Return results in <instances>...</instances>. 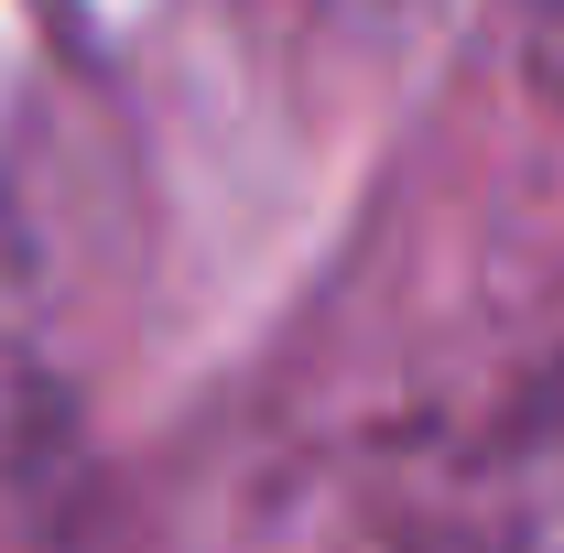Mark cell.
Returning <instances> with one entry per match:
<instances>
[{
  "instance_id": "cell-1",
  "label": "cell",
  "mask_w": 564,
  "mask_h": 553,
  "mask_svg": "<svg viewBox=\"0 0 564 553\" xmlns=\"http://www.w3.org/2000/svg\"><path fill=\"white\" fill-rule=\"evenodd\" d=\"M532 76L564 98V0H543V22H532Z\"/></svg>"
}]
</instances>
